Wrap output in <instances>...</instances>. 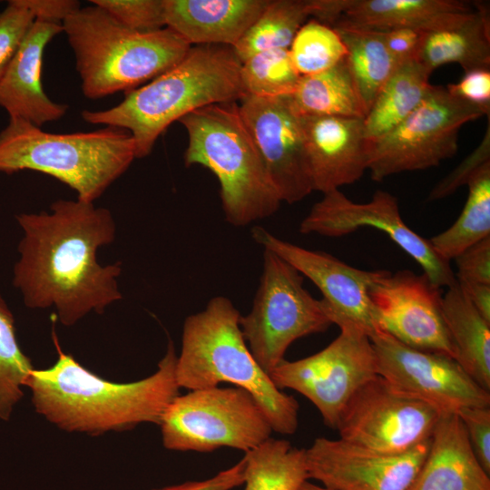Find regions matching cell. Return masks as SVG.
<instances>
[{"instance_id": "6da1fadb", "label": "cell", "mask_w": 490, "mask_h": 490, "mask_svg": "<svg viewBox=\"0 0 490 490\" xmlns=\"http://www.w3.org/2000/svg\"><path fill=\"white\" fill-rule=\"evenodd\" d=\"M23 237L13 282L31 309L54 308L71 327L122 299L120 262L101 265L97 252L116 233L112 212L93 202L57 200L49 211L16 216Z\"/></svg>"}, {"instance_id": "7a4b0ae2", "label": "cell", "mask_w": 490, "mask_h": 490, "mask_svg": "<svg viewBox=\"0 0 490 490\" xmlns=\"http://www.w3.org/2000/svg\"><path fill=\"white\" fill-rule=\"evenodd\" d=\"M54 343L56 362L48 368H34L24 386L35 411L62 430L100 436L143 423L159 426L169 404L180 395L172 341L153 374L127 383L102 378L64 353L56 339Z\"/></svg>"}, {"instance_id": "3957f363", "label": "cell", "mask_w": 490, "mask_h": 490, "mask_svg": "<svg viewBox=\"0 0 490 490\" xmlns=\"http://www.w3.org/2000/svg\"><path fill=\"white\" fill-rule=\"evenodd\" d=\"M240 67L231 46H191L178 64L124 93L115 106L83 110L82 118L91 124L126 130L134 141L136 158H143L173 122L207 105L238 102L245 96Z\"/></svg>"}, {"instance_id": "277c9868", "label": "cell", "mask_w": 490, "mask_h": 490, "mask_svg": "<svg viewBox=\"0 0 490 490\" xmlns=\"http://www.w3.org/2000/svg\"><path fill=\"white\" fill-rule=\"evenodd\" d=\"M240 314L223 296L186 318L176 380L189 390L230 383L250 392L264 410L273 431L293 435L299 426L298 401L277 388L259 366L243 338Z\"/></svg>"}, {"instance_id": "5b68a950", "label": "cell", "mask_w": 490, "mask_h": 490, "mask_svg": "<svg viewBox=\"0 0 490 490\" xmlns=\"http://www.w3.org/2000/svg\"><path fill=\"white\" fill-rule=\"evenodd\" d=\"M62 24L88 99L138 88L178 64L191 48L168 27L134 32L94 5L80 7Z\"/></svg>"}, {"instance_id": "8992f818", "label": "cell", "mask_w": 490, "mask_h": 490, "mask_svg": "<svg viewBox=\"0 0 490 490\" xmlns=\"http://www.w3.org/2000/svg\"><path fill=\"white\" fill-rule=\"evenodd\" d=\"M134 159L132 135L116 127L53 133L24 120L9 118L0 132V172L31 170L48 174L87 202H94Z\"/></svg>"}, {"instance_id": "52a82bcc", "label": "cell", "mask_w": 490, "mask_h": 490, "mask_svg": "<svg viewBox=\"0 0 490 490\" xmlns=\"http://www.w3.org/2000/svg\"><path fill=\"white\" fill-rule=\"evenodd\" d=\"M179 122L188 134L185 164L202 165L217 177L229 223L245 226L279 210L282 201L237 102L207 105Z\"/></svg>"}, {"instance_id": "ba28073f", "label": "cell", "mask_w": 490, "mask_h": 490, "mask_svg": "<svg viewBox=\"0 0 490 490\" xmlns=\"http://www.w3.org/2000/svg\"><path fill=\"white\" fill-rule=\"evenodd\" d=\"M159 426L166 449L200 453L220 447L248 452L269 439L273 431L250 392L219 386L178 395Z\"/></svg>"}, {"instance_id": "9c48e42d", "label": "cell", "mask_w": 490, "mask_h": 490, "mask_svg": "<svg viewBox=\"0 0 490 490\" xmlns=\"http://www.w3.org/2000/svg\"><path fill=\"white\" fill-rule=\"evenodd\" d=\"M332 325L322 299L303 286L302 275L269 250L251 310L240 326L253 358L268 375L297 339L325 332Z\"/></svg>"}, {"instance_id": "30bf717a", "label": "cell", "mask_w": 490, "mask_h": 490, "mask_svg": "<svg viewBox=\"0 0 490 490\" xmlns=\"http://www.w3.org/2000/svg\"><path fill=\"white\" fill-rule=\"evenodd\" d=\"M490 115V109L431 85L421 103L385 135L367 141V167L375 181L404 172L422 171L453 157L466 123Z\"/></svg>"}, {"instance_id": "8fae6325", "label": "cell", "mask_w": 490, "mask_h": 490, "mask_svg": "<svg viewBox=\"0 0 490 490\" xmlns=\"http://www.w3.org/2000/svg\"><path fill=\"white\" fill-rule=\"evenodd\" d=\"M338 328L339 335L320 351L294 361L284 359L269 374L277 388L308 398L332 429L356 392L377 375L369 336L349 323Z\"/></svg>"}, {"instance_id": "7c38bea8", "label": "cell", "mask_w": 490, "mask_h": 490, "mask_svg": "<svg viewBox=\"0 0 490 490\" xmlns=\"http://www.w3.org/2000/svg\"><path fill=\"white\" fill-rule=\"evenodd\" d=\"M443 412L377 375L340 416L339 438L383 454H403L429 440Z\"/></svg>"}, {"instance_id": "4fadbf2b", "label": "cell", "mask_w": 490, "mask_h": 490, "mask_svg": "<svg viewBox=\"0 0 490 490\" xmlns=\"http://www.w3.org/2000/svg\"><path fill=\"white\" fill-rule=\"evenodd\" d=\"M365 227L383 231L420 265L423 272L439 289L449 288L456 282L450 261L436 253L429 239L420 236L406 224L397 199L386 191H377L365 203L352 201L339 190L325 193L302 220L299 231L336 238Z\"/></svg>"}, {"instance_id": "5bb4252c", "label": "cell", "mask_w": 490, "mask_h": 490, "mask_svg": "<svg viewBox=\"0 0 490 490\" xmlns=\"http://www.w3.org/2000/svg\"><path fill=\"white\" fill-rule=\"evenodd\" d=\"M377 375L394 387L443 413L490 407V392L474 381L452 358L410 348L376 330L369 337Z\"/></svg>"}, {"instance_id": "9a60e30c", "label": "cell", "mask_w": 490, "mask_h": 490, "mask_svg": "<svg viewBox=\"0 0 490 490\" xmlns=\"http://www.w3.org/2000/svg\"><path fill=\"white\" fill-rule=\"evenodd\" d=\"M377 330L423 351L455 359L446 329L440 289L423 272L387 271L370 289Z\"/></svg>"}, {"instance_id": "2e32d148", "label": "cell", "mask_w": 490, "mask_h": 490, "mask_svg": "<svg viewBox=\"0 0 490 490\" xmlns=\"http://www.w3.org/2000/svg\"><path fill=\"white\" fill-rule=\"evenodd\" d=\"M251 236L264 250L283 259L318 287L332 324L355 325L369 337L377 330L369 293L387 270L352 267L328 253L283 240L260 226L252 228Z\"/></svg>"}, {"instance_id": "e0dca14e", "label": "cell", "mask_w": 490, "mask_h": 490, "mask_svg": "<svg viewBox=\"0 0 490 490\" xmlns=\"http://www.w3.org/2000/svg\"><path fill=\"white\" fill-rule=\"evenodd\" d=\"M239 110L281 201L292 204L313 191L299 116L288 95H245Z\"/></svg>"}, {"instance_id": "ac0fdd59", "label": "cell", "mask_w": 490, "mask_h": 490, "mask_svg": "<svg viewBox=\"0 0 490 490\" xmlns=\"http://www.w3.org/2000/svg\"><path fill=\"white\" fill-rule=\"evenodd\" d=\"M430 439L403 454L375 452L341 438H316L305 449L309 479L330 490H407Z\"/></svg>"}, {"instance_id": "d6986e66", "label": "cell", "mask_w": 490, "mask_h": 490, "mask_svg": "<svg viewBox=\"0 0 490 490\" xmlns=\"http://www.w3.org/2000/svg\"><path fill=\"white\" fill-rule=\"evenodd\" d=\"M299 118L313 191L325 194L358 181L368 170L364 118Z\"/></svg>"}, {"instance_id": "ffe728a7", "label": "cell", "mask_w": 490, "mask_h": 490, "mask_svg": "<svg viewBox=\"0 0 490 490\" xmlns=\"http://www.w3.org/2000/svg\"><path fill=\"white\" fill-rule=\"evenodd\" d=\"M64 31L61 23L35 19L0 81V106L9 118L41 127L61 119L68 105L52 101L42 83L44 52Z\"/></svg>"}, {"instance_id": "44dd1931", "label": "cell", "mask_w": 490, "mask_h": 490, "mask_svg": "<svg viewBox=\"0 0 490 490\" xmlns=\"http://www.w3.org/2000/svg\"><path fill=\"white\" fill-rule=\"evenodd\" d=\"M407 490H490L489 475L477 461L456 413L441 415Z\"/></svg>"}, {"instance_id": "7402d4cb", "label": "cell", "mask_w": 490, "mask_h": 490, "mask_svg": "<svg viewBox=\"0 0 490 490\" xmlns=\"http://www.w3.org/2000/svg\"><path fill=\"white\" fill-rule=\"evenodd\" d=\"M269 0H164L165 25L191 46L233 47Z\"/></svg>"}, {"instance_id": "603a6c76", "label": "cell", "mask_w": 490, "mask_h": 490, "mask_svg": "<svg viewBox=\"0 0 490 490\" xmlns=\"http://www.w3.org/2000/svg\"><path fill=\"white\" fill-rule=\"evenodd\" d=\"M474 10L472 2L459 0H344L340 15L330 26L430 32L452 25Z\"/></svg>"}, {"instance_id": "cb8c5ba5", "label": "cell", "mask_w": 490, "mask_h": 490, "mask_svg": "<svg viewBox=\"0 0 490 490\" xmlns=\"http://www.w3.org/2000/svg\"><path fill=\"white\" fill-rule=\"evenodd\" d=\"M474 12L444 28L424 32L416 60L429 72L458 64L465 73L490 70V12L486 2L474 1Z\"/></svg>"}, {"instance_id": "d4e9b609", "label": "cell", "mask_w": 490, "mask_h": 490, "mask_svg": "<svg viewBox=\"0 0 490 490\" xmlns=\"http://www.w3.org/2000/svg\"><path fill=\"white\" fill-rule=\"evenodd\" d=\"M442 311L455 348V360L490 392V322L474 308L457 282L442 296Z\"/></svg>"}, {"instance_id": "484cf974", "label": "cell", "mask_w": 490, "mask_h": 490, "mask_svg": "<svg viewBox=\"0 0 490 490\" xmlns=\"http://www.w3.org/2000/svg\"><path fill=\"white\" fill-rule=\"evenodd\" d=\"M431 74L416 59L399 64L363 119L368 142L390 132L421 103L432 85Z\"/></svg>"}, {"instance_id": "4316f807", "label": "cell", "mask_w": 490, "mask_h": 490, "mask_svg": "<svg viewBox=\"0 0 490 490\" xmlns=\"http://www.w3.org/2000/svg\"><path fill=\"white\" fill-rule=\"evenodd\" d=\"M288 100L299 116L366 115L345 59L326 71L300 76Z\"/></svg>"}, {"instance_id": "83f0119b", "label": "cell", "mask_w": 490, "mask_h": 490, "mask_svg": "<svg viewBox=\"0 0 490 490\" xmlns=\"http://www.w3.org/2000/svg\"><path fill=\"white\" fill-rule=\"evenodd\" d=\"M332 27L346 46L345 61L367 114L400 62L387 50L380 31Z\"/></svg>"}, {"instance_id": "f1b7e54d", "label": "cell", "mask_w": 490, "mask_h": 490, "mask_svg": "<svg viewBox=\"0 0 490 490\" xmlns=\"http://www.w3.org/2000/svg\"><path fill=\"white\" fill-rule=\"evenodd\" d=\"M244 490H298L309 475L304 448L270 437L245 452Z\"/></svg>"}, {"instance_id": "f546056e", "label": "cell", "mask_w": 490, "mask_h": 490, "mask_svg": "<svg viewBox=\"0 0 490 490\" xmlns=\"http://www.w3.org/2000/svg\"><path fill=\"white\" fill-rule=\"evenodd\" d=\"M468 196L457 220L429 239L436 253L450 261L477 241L490 237V162L483 164L467 182Z\"/></svg>"}, {"instance_id": "4dcf8cb0", "label": "cell", "mask_w": 490, "mask_h": 490, "mask_svg": "<svg viewBox=\"0 0 490 490\" xmlns=\"http://www.w3.org/2000/svg\"><path fill=\"white\" fill-rule=\"evenodd\" d=\"M311 16V0H269L268 5L232 47L243 63L255 54L289 48L297 32Z\"/></svg>"}, {"instance_id": "1f68e13d", "label": "cell", "mask_w": 490, "mask_h": 490, "mask_svg": "<svg viewBox=\"0 0 490 490\" xmlns=\"http://www.w3.org/2000/svg\"><path fill=\"white\" fill-rule=\"evenodd\" d=\"M299 78L288 49L258 53L241 63L240 80L245 95H289L295 90Z\"/></svg>"}, {"instance_id": "d6a6232c", "label": "cell", "mask_w": 490, "mask_h": 490, "mask_svg": "<svg viewBox=\"0 0 490 490\" xmlns=\"http://www.w3.org/2000/svg\"><path fill=\"white\" fill-rule=\"evenodd\" d=\"M289 53L296 70L304 76L335 66L345 59L347 50L332 26L311 19L299 29Z\"/></svg>"}, {"instance_id": "836d02e7", "label": "cell", "mask_w": 490, "mask_h": 490, "mask_svg": "<svg viewBox=\"0 0 490 490\" xmlns=\"http://www.w3.org/2000/svg\"><path fill=\"white\" fill-rule=\"evenodd\" d=\"M33 369L31 360L18 345L14 316L0 295V419L10 418Z\"/></svg>"}, {"instance_id": "e575fe53", "label": "cell", "mask_w": 490, "mask_h": 490, "mask_svg": "<svg viewBox=\"0 0 490 490\" xmlns=\"http://www.w3.org/2000/svg\"><path fill=\"white\" fill-rule=\"evenodd\" d=\"M124 27L139 33L165 28L164 0H92Z\"/></svg>"}, {"instance_id": "d590c367", "label": "cell", "mask_w": 490, "mask_h": 490, "mask_svg": "<svg viewBox=\"0 0 490 490\" xmlns=\"http://www.w3.org/2000/svg\"><path fill=\"white\" fill-rule=\"evenodd\" d=\"M34 20L20 0L8 1L0 12V81Z\"/></svg>"}, {"instance_id": "8d00e7d4", "label": "cell", "mask_w": 490, "mask_h": 490, "mask_svg": "<svg viewBox=\"0 0 490 490\" xmlns=\"http://www.w3.org/2000/svg\"><path fill=\"white\" fill-rule=\"evenodd\" d=\"M487 120L485 132L480 143L432 189L428 196L429 201H437L453 194L458 188L467 184L483 164L490 162V115L487 116Z\"/></svg>"}, {"instance_id": "74e56055", "label": "cell", "mask_w": 490, "mask_h": 490, "mask_svg": "<svg viewBox=\"0 0 490 490\" xmlns=\"http://www.w3.org/2000/svg\"><path fill=\"white\" fill-rule=\"evenodd\" d=\"M457 415L477 461L490 475V407L463 408Z\"/></svg>"}, {"instance_id": "f35d334b", "label": "cell", "mask_w": 490, "mask_h": 490, "mask_svg": "<svg viewBox=\"0 0 490 490\" xmlns=\"http://www.w3.org/2000/svg\"><path fill=\"white\" fill-rule=\"evenodd\" d=\"M454 260L457 267L456 279L490 285V237L471 245Z\"/></svg>"}, {"instance_id": "ab89813d", "label": "cell", "mask_w": 490, "mask_h": 490, "mask_svg": "<svg viewBox=\"0 0 490 490\" xmlns=\"http://www.w3.org/2000/svg\"><path fill=\"white\" fill-rule=\"evenodd\" d=\"M446 88L457 98L490 109V70L466 72L459 82Z\"/></svg>"}, {"instance_id": "60d3db41", "label": "cell", "mask_w": 490, "mask_h": 490, "mask_svg": "<svg viewBox=\"0 0 490 490\" xmlns=\"http://www.w3.org/2000/svg\"><path fill=\"white\" fill-rule=\"evenodd\" d=\"M244 459L217 475L198 481H186L152 490H231L244 482Z\"/></svg>"}, {"instance_id": "b9f144b4", "label": "cell", "mask_w": 490, "mask_h": 490, "mask_svg": "<svg viewBox=\"0 0 490 490\" xmlns=\"http://www.w3.org/2000/svg\"><path fill=\"white\" fill-rule=\"evenodd\" d=\"M380 32L387 50L400 63L416 59L424 32L407 27Z\"/></svg>"}, {"instance_id": "7bdbcfd3", "label": "cell", "mask_w": 490, "mask_h": 490, "mask_svg": "<svg viewBox=\"0 0 490 490\" xmlns=\"http://www.w3.org/2000/svg\"><path fill=\"white\" fill-rule=\"evenodd\" d=\"M34 19L61 23L74 11L80 3L75 0H20Z\"/></svg>"}, {"instance_id": "ee69618b", "label": "cell", "mask_w": 490, "mask_h": 490, "mask_svg": "<svg viewBox=\"0 0 490 490\" xmlns=\"http://www.w3.org/2000/svg\"><path fill=\"white\" fill-rule=\"evenodd\" d=\"M456 282L474 308L490 322V285L457 279Z\"/></svg>"}, {"instance_id": "f6af8a7d", "label": "cell", "mask_w": 490, "mask_h": 490, "mask_svg": "<svg viewBox=\"0 0 490 490\" xmlns=\"http://www.w3.org/2000/svg\"><path fill=\"white\" fill-rule=\"evenodd\" d=\"M298 490H330L322 485L313 484L309 480L305 481Z\"/></svg>"}]
</instances>
